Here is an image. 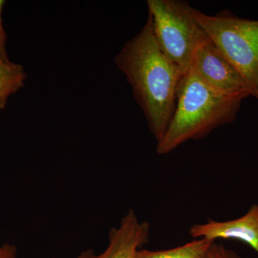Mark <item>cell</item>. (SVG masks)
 I'll use <instances>...</instances> for the list:
<instances>
[{
	"label": "cell",
	"mask_w": 258,
	"mask_h": 258,
	"mask_svg": "<svg viewBox=\"0 0 258 258\" xmlns=\"http://www.w3.org/2000/svg\"><path fill=\"white\" fill-rule=\"evenodd\" d=\"M27 75L23 66L0 57V110L5 108L10 96L23 87Z\"/></svg>",
	"instance_id": "cell-9"
},
{
	"label": "cell",
	"mask_w": 258,
	"mask_h": 258,
	"mask_svg": "<svg viewBox=\"0 0 258 258\" xmlns=\"http://www.w3.org/2000/svg\"><path fill=\"white\" fill-rule=\"evenodd\" d=\"M244 98L217 92L190 69L180 80L174 114L157 143V154L166 155L187 141L205 138L215 128L232 123Z\"/></svg>",
	"instance_id": "cell-2"
},
{
	"label": "cell",
	"mask_w": 258,
	"mask_h": 258,
	"mask_svg": "<svg viewBox=\"0 0 258 258\" xmlns=\"http://www.w3.org/2000/svg\"><path fill=\"white\" fill-rule=\"evenodd\" d=\"M207 258H240L235 251L227 248L221 243L212 242Z\"/></svg>",
	"instance_id": "cell-10"
},
{
	"label": "cell",
	"mask_w": 258,
	"mask_h": 258,
	"mask_svg": "<svg viewBox=\"0 0 258 258\" xmlns=\"http://www.w3.org/2000/svg\"><path fill=\"white\" fill-rule=\"evenodd\" d=\"M0 258H19L18 249L13 244H0Z\"/></svg>",
	"instance_id": "cell-12"
},
{
	"label": "cell",
	"mask_w": 258,
	"mask_h": 258,
	"mask_svg": "<svg viewBox=\"0 0 258 258\" xmlns=\"http://www.w3.org/2000/svg\"><path fill=\"white\" fill-rule=\"evenodd\" d=\"M214 241L208 239H195L179 247L163 250L138 249L134 258H207Z\"/></svg>",
	"instance_id": "cell-8"
},
{
	"label": "cell",
	"mask_w": 258,
	"mask_h": 258,
	"mask_svg": "<svg viewBox=\"0 0 258 258\" xmlns=\"http://www.w3.org/2000/svg\"><path fill=\"white\" fill-rule=\"evenodd\" d=\"M195 15L217 50L242 75L251 96L258 100V20H246L229 11Z\"/></svg>",
	"instance_id": "cell-3"
},
{
	"label": "cell",
	"mask_w": 258,
	"mask_h": 258,
	"mask_svg": "<svg viewBox=\"0 0 258 258\" xmlns=\"http://www.w3.org/2000/svg\"><path fill=\"white\" fill-rule=\"evenodd\" d=\"M189 235L195 239L241 241L258 253V204L251 206L245 215L235 220H210L205 224L194 225L189 229Z\"/></svg>",
	"instance_id": "cell-7"
},
{
	"label": "cell",
	"mask_w": 258,
	"mask_h": 258,
	"mask_svg": "<svg viewBox=\"0 0 258 258\" xmlns=\"http://www.w3.org/2000/svg\"><path fill=\"white\" fill-rule=\"evenodd\" d=\"M158 142L165 135L174 114L182 75L161 50L148 15L141 31L125 42L115 57Z\"/></svg>",
	"instance_id": "cell-1"
},
{
	"label": "cell",
	"mask_w": 258,
	"mask_h": 258,
	"mask_svg": "<svg viewBox=\"0 0 258 258\" xmlns=\"http://www.w3.org/2000/svg\"><path fill=\"white\" fill-rule=\"evenodd\" d=\"M5 3V1L0 0V57L6 62H9L10 60L6 52V33H5L4 27H3V18H2Z\"/></svg>",
	"instance_id": "cell-11"
},
{
	"label": "cell",
	"mask_w": 258,
	"mask_h": 258,
	"mask_svg": "<svg viewBox=\"0 0 258 258\" xmlns=\"http://www.w3.org/2000/svg\"><path fill=\"white\" fill-rule=\"evenodd\" d=\"M147 6L158 45L183 76L191 68L198 47L208 38L195 8L181 0H148Z\"/></svg>",
	"instance_id": "cell-4"
},
{
	"label": "cell",
	"mask_w": 258,
	"mask_h": 258,
	"mask_svg": "<svg viewBox=\"0 0 258 258\" xmlns=\"http://www.w3.org/2000/svg\"><path fill=\"white\" fill-rule=\"evenodd\" d=\"M150 225L139 221L134 210H129L117 228L109 232V243L104 252L96 254L85 250L78 258H134L139 247L149 242Z\"/></svg>",
	"instance_id": "cell-6"
},
{
	"label": "cell",
	"mask_w": 258,
	"mask_h": 258,
	"mask_svg": "<svg viewBox=\"0 0 258 258\" xmlns=\"http://www.w3.org/2000/svg\"><path fill=\"white\" fill-rule=\"evenodd\" d=\"M52 258H55V257H52Z\"/></svg>",
	"instance_id": "cell-13"
},
{
	"label": "cell",
	"mask_w": 258,
	"mask_h": 258,
	"mask_svg": "<svg viewBox=\"0 0 258 258\" xmlns=\"http://www.w3.org/2000/svg\"><path fill=\"white\" fill-rule=\"evenodd\" d=\"M212 89L229 96H251L238 71L220 53L210 38L198 47L191 68Z\"/></svg>",
	"instance_id": "cell-5"
}]
</instances>
